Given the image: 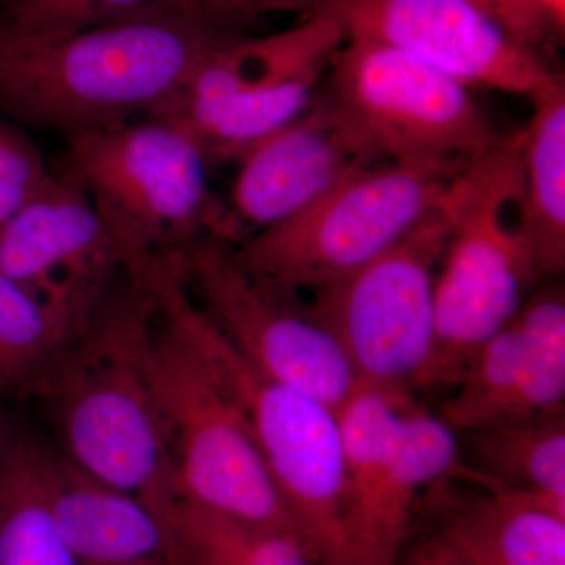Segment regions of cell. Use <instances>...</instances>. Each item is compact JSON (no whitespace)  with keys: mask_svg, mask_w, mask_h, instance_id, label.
<instances>
[{"mask_svg":"<svg viewBox=\"0 0 565 565\" xmlns=\"http://www.w3.org/2000/svg\"><path fill=\"white\" fill-rule=\"evenodd\" d=\"M230 36L159 10L63 31L0 20V110L65 134L131 121L172 99Z\"/></svg>","mask_w":565,"mask_h":565,"instance_id":"obj_1","label":"cell"},{"mask_svg":"<svg viewBox=\"0 0 565 565\" xmlns=\"http://www.w3.org/2000/svg\"><path fill=\"white\" fill-rule=\"evenodd\" d=\"M156 310L134 264L31 388L46 405L62 455L143 501L177 479L145 367Z\"/></svg>","mask_w":565,"mask_h":565,"instance_id":"obj_2","label":"cell"},{"mask_svg":"<svg viewBox=\"0 0 565 565\" xmlns=\"http://www.w3.org/2000/svg\"><path fill=\"white\" fill-rule=\"evenodd\" d=\"M143 275L154 299L177 316L243 412L308 555L316 565H352L340 414L248 363L200 310L173 253L151 256Z\"/></svg>","mask_w":565,"mask_h":565,"instance_id":"obj_3","label":"cell"},{"mask_svg":"<svg viewBox=\"0 0 565 565\" xmlns=\"http://www.w3.org/2000/svg\"><path fill=\"white\" fill-rule=\"evenodd\" d=\"M516 136L471 161L435 281L434 343L416 392L449 393L541 281L526 228Z\"/></svg>","mask_w":565,"mask_h":565,"instance_id":"obj_4","label":"cell"},{"mask_svg":"<svg viewBox=\"0 0 565 565\" xmlns=\"http://www.w3.org/2000/svg\"><path fill=\"white\" fill-rule=\"evenodd\" d=\"M156 307L145 367L178 486L206 508L297 537L243 412L177 316Z\"/></svg>","mask_w":565,"mask_h":565,"instance_id":"obj_5","label":"cell"},{"mask_svg":"<svg viewBox=\"0 0 565 565\" xmlns=\"http://www.w3.org/2000/svg\"><path fill=\"white\" fill-rule=\"evenodd\" d=\"M65 136V170L84 185L129 266L217 233L210 162L184 129L148 117Z\"/></svg>","mask_w":565,"mask_h":565,"instance_id":"obj_6","label":"cell"},{"mask_svg":"<svg viewBox=\"0 0 565 565\" xmlns=\"http://www.w3.org/2000/svg\"><path fill=\"white\" fill-rule=\"evenodd\" d=\"M352 565H394L424 493L468 478L459 434L414 394L359 385L340 411Z\"/></svg>","mask_w":565,"mask_h":565,"instance_id":"obj_7","label":"cell"},{"mask_svg":"<svg viewBox=\"0 0 565 565\" xmlns=\"http://www.w3.org/2000/svg\"><path fill=\"white\" fill-rule=\"evenodd\" d=\"M465 167L375 162L300 214L245 237L234 252L278 285L322 291L399 243Z\"/></svg>","mask_w":565,"mask_h":565,"instance_id":"obj_8","label":"cell"},{"mask_svg":"<svg viewBox=\"0 0 565 565\" xmlns=\"http://www.w3.org/2000/svg\"><path fill=\"white\" fill-rule=\"evenodd\" d=\"M470 163L399 243L313 294L311 303L343 344L362 385L416 392L433 352L438 267L467 193Z\"/></svg>","mask_w":565,"mask_h":565,"instance_id":"obj_9","label":"cell"},{"mask_svg":"<svg viewBox=\"0 0 565 565\" xmlns=\"http://www.w3.org/2000/svg\"><path fill=\"white\" fill-rule=\"evenodd\" d=\"M327 74L323 96L381 161L465 167L501 141L467 85L379 41L345 36Z\"/></svg>","mask_w":565,"mask_h":565,"instance_id":"obj_10","label":"cell"},{"mask_svg":"<svg viewBox=\"0 0 565 565\" xmlns=\"http://www.w3.org/2000/svg\"><path fill=\"white\" fill-rule=\"evenodd\" d=\"M174 252L193 300L248 363L340 414L360 379L313 303L256 274L212 234Z\"/></svg>","mask_w":565,"mask_h":565,"instance_id":"obj_11","label":"cell"},{"mask_svg":"<svg viewBox=\"0 0 565 565\" xmlns=\"http://www.w3.org/2000/svg\"><path fill=\"white\" fill-rule=\"evenodd\" d=\"M128 259L65 169L0 228V270L79 333Z\"/></svg>","mask_w":565,"mask_h":565,"instance_id":"obj_12","label":"cell"},{"mask_svg":"<svg viewBox=\"0 0 565 565\" xmlns=\"http://www.w3.org/2000/svg\"><path fill=\"white\" fill-rule=\"evenodd\" d=\"M316 11L340 22L345 36L403 51L468 88L533 102L563 82L545 57L470 0H329Z\"/></svg>","mask_w":565,"mask_h":565,"instance_id":"obj_13","label":"cell"},{"mask_svg":"<svg viewBox=\"0 0 565 565\" xmlns=\"http://www.w3.org/2000/svg\"><path fill=\"white\" fill-rule=\"evenodd\" d=\"M438 415L456 433L565 416L563 286L531 292L519 315L476 352Z\"/></svg>","mask_w":565,"mask_h":565,"instance_id":"obj_14","label":"cell"},{"mask_svg":"<svg viewBox=\"0 0 565 565\" xmlns=\"http://www.w3.org/2000/svg\"><path fill=\"white\" fill-rule=\"evenodd\" d=\"M236 161L232 210L222 215L215 234L223 241L288 221L381 159L321 90L302 117L253 145Z\"/></svg>","mask_w":565,"mask_h":565,"instance_id":"obj_15","label":"cell"},{"mask_svg":"<svg viewBox=\"0 0 565 565\" xmlns=\"http://www.w3.org/2000/svg\"><path fill=\"white\" fill-rule=\"evenodd\" d=\"M446 479L424 493L426 519L482 565H565V503Z\"/></svg>","mask_w":565,"mask_h":565,"instance_id":"obj_16","label":"cell"},{"mask_svg":"<svg viewBox=\"0 0 565 565\" xmlns=\"http://www.w3.org/2000/svg\"><path fill=\"white\" fill-rule=\"evenodd\" d=\"M51 514L79 565H172L169 535L150 504L104 484L44 446Z\"/></svg>","mask_w":565,"mask_h":565,"instance_id":"obj_17","label":"cell"},{"mask_svg":"<svg viewBox=\"0 0 565 565\" xmlns=\"http://www.w3.org/2000/svg\"><path fill=\"white\" fill-rule=\"evenodd\" d=\"M145 503L166 526L172 565H316L292 534L196 503L182 492L178 479Z\"/></svg>","mask_w":565,"mask_h":565,"instance_id":"obj_18","label":"cell"},{"mask_svg":"<svg viewBox=\"0 0 565 565\" xmlns=\"http://www.w3.org/2000/svg\"><path fill=\"white\" fill-rule=\"evenodd\" d=\"M525 192L526 228L541 280L565 267L564 82L533 99V115L516 134Z\"/></svg>","mask_w":565,"mask_h":565,"instance_id":"obj_19","label":"cell"},{"mask_svg":"<svg viewBox=\"0 0 565 565\" xmlns=\"http://www.w3.org/2000/svg\"><path fill=\"white\" fill-rule=\"evenodd\" d=\"M457 434L465 467L478 484L565 503V416L494 423Z\"/></svg>","mask_w":565,"mask_h":565,"instance_id":"obj_20","label":"cell"},{"mask_svg":"<svg viewBox=\"0 0 565 565\" xmlns=\"http://www.w3.org/2000/svg\"><path fill=\"white\" fill-rule=\"evenodd\" d=\"M43 451L29 435H0V565H79L51 514Z\"/></svg>","mask_w":565,"mask_h":565,"instance_id":"obj_21","label":"cell"},{"mask_svg":"<svg viewBox=\"0 0 565 565\" xmlns=\"http://www.w3.org/2000/svg\"><path fill=\"white\" fill-rule=\"evenodd\" d=\"M76 334L0 270V397L31 392Z\"/></svg>","mask_w":565,"mask_h":565,"instance_id":"obj_22","label":"cell"},{"mask_svg":"<svg viewBox=\"0 0 565 565\" xmlns=\"http://www.w3.org/2000/svg\"><path fill=\"white\" fill-rule=\"evenodd\" d=\"M159 0H6L0 20L21 29L63 31L122 20Z\"/></svg>","mask_w":565,"mask_h":565,"instance_id":"obj_23","label":"cell"},{"mask_svg":"<svg viewBox=\"0 0 565 565\" xmlns=\"http://www.w3.org/2000/svg\"><path fill=\"white\" fill-rule=\"evenodd\" d=\"M326 2L329 0H159L148 10L167 11L214 31L237 35L239 29L264 18L294 11L313 13Z\"/></svg>","mask_w":565,"mask_h":565,"instance_id":"obj_24","label":"cell"},{"mask_svg":"<svg viewBox=\"0 0 565 565\" xmlns=\"http://www.w3.org/2000/svg\"><path fill=\"white\" fill-rule=\"evenodd\" d=\"M51 173L39 148L0 121V228L31 202Z\"/></svg>","mask_w":565,"mask_h":565,"instance_id":"obj_25","label":"cell"},{"mask_svg":"<svg viewBox=\"0 0 565 565\" xmlns=\"http://www.w3.org/2000/svg\"><path fill=\"white\" fill-rule=\"evenodd\" d=\"M394 565H482L460 548L433 522L412 527Z\"/></svg>","mask_w":565,"mask_h":565,"instance_id":"obj_26","label":"cell"},{"mask_svg":"<svg viewBox=\"0 0 565 565\" xmlns=\"http://www.w3.org/2000/svg\"><path fill=\"white\" fill-rule=\"evenodd\" d=\"M470 2H473L476 7L489 14L498 24L503 25L505 31L511 33L520 43L531 47L542 57L546 58V55L552 52L545 36L542 35L537 24L527 13L523 0H470Z\"/></svg>","mask_w":565,"mask_h":565,"instance_id":"obj_27","label":"cell"},{"mask_svg":"<svg viewBox=\"0 0 565 565\" xmlns=\"http://www.w3.org/2000/svg\"><path fill=\"white\" fill-rule=\"evenodd\" d=\"M2 433H3V429H2V427H0V435H2Z\"/></svg>","mask_w":565,"mask_h":565,"instance_id":"obj_28","label":"cell"}]
</instances>
